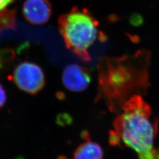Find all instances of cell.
Instances as JSON below:
<instances>
[{"mask_svg":"<svg viewBox=\"0 0 159 159\" xmlns=\"http://www.w3.org/2000/svg\"><path fill=\"white\" fill-rule=\"evenodd\" d=\"M151 116L150 107L142 97H131L125 102L123 113L114 120L111 142L119 144L121 140L139 159H158V152L154 148L157 127Z\"/></svg>","mask_w":159,"mask_h":159,"instance_id":"6da1fadb","label":"cell"},{"mask_svg":"<svg viewBox=\"0 0 159 159\" xmlns=\"http://www.w3.org/2000/svg\"><path fill=\"white\" fill-rule=\"evenodd\" d=\"M58 24L66 47L83 62L91 61L89 50L97 39L106 40L98 29V21L85 8L73 7L59 17Z\"/></svg>","mask_w":159,"mask_h":159,"instance_id":"7a4b0ae2","label":"cell"},{"mask_svg":"<svg viewBox=\"0 0 159 159\" xmlns=\"http://www.w3.org/2000/svg\"><path fill=\"white\" fill-rule=\"evenodd\" d=\"M10 79L20 90L31 95L39 93L46 84V77L42 68L28 61L17 65Z\"/></svg>","mask_w":159,"mask_h":159,"instance_id":"3957f363","label":"cell"},{"mask_svg":"<svg viewBox=\"0 0 159 159\" xmlns=\"http://www.w3.org/2000/svg\"><path fill=\"white\" fill-rule=\"evenodd\" d=\"M61 79L64 87L69 91L81 92L90 84L91 76L87 68L77 64H70L64 69Z\"/></svg>","mask_w":159,"mask_h":159,"instance_id":"277c9868","label":"cell"},{"mask_svg":"<svg viewBox=\"0 0 159 159\" xmlns=\"http://www.w3.org/2000/svg\"><path fill=\"white\" fill-rule=\"evenodd\" d=\"M23 14L30 24L43 25L51 18L52 6L49 0H25L23 4Z\"/></svg>","mask_w":159,"mask_h":159,"instance_id":"5b68a950","label":"cell"},{"mask_svg":"<svg viewBox=\"0 0 159 159\" xmlns=\"http://www.w3.org/2000/svg\"><path fill=\"white\" fill-rule=\"evenodd\" d=\"M75 149L73 154V159H103L104 152L102 146L97 143L87 139Z\"/></svg>","mask_w":159,"mask_h":159,"instance_id":"8992f818","label":"cell"},{"mask_svg":"<svg viewBox=\"0 0 159 159\" xmlns=\"http://www.w3.org/2000/svg\"><path fill=\"white\" fill-rule=\"evenodd\" d=\"M15 11L6 10L0 13V30L12 29L15 25Z\"/></svg>","mask_w":159,"mask_h":159,"instance_id":"52a82bcc","label":"cell"},{"mask_svg":"<svg viewBox=\"0 0 159 159\" xmlns=\"http://www.w3.org/2000/svg\"><path fill=\"white\" fill-rule=\"evenodd\" d=\"M12 55L11 52L0 50V70L4 67L6 63L11 58Z\"/></svg>","mask_w":159,"mask_h":159,"instance_id":"ba28073f","label":"cell"},{"mask_svg":"<svg viewBox=\"0 0 159 159\" xmlns=\"http://www.w3.org/2000/svg\"><path fill=\"white\" fill-rule=\"evenodd\" d=\"M7 101V94L3 85L0 83V108H2Z\"/></svg>","mask_w":159,"mask_h":159,"instance_id":"9c48e42d","label":"cell"},{"mask_svg":"<svg viewBox=\"0 0 159 159\" xmlns=\"http://www.w3.org/2000/svg\"><path fill=\"white\" fill-rule=\"evenodd\" d=\"M16 0H0V13L6 10L7 7L11 5Z\"/></svg>","mask_w":159,"mask_h":159,"instance_id":"30bf717a","label":"cell"}]
</instances>
